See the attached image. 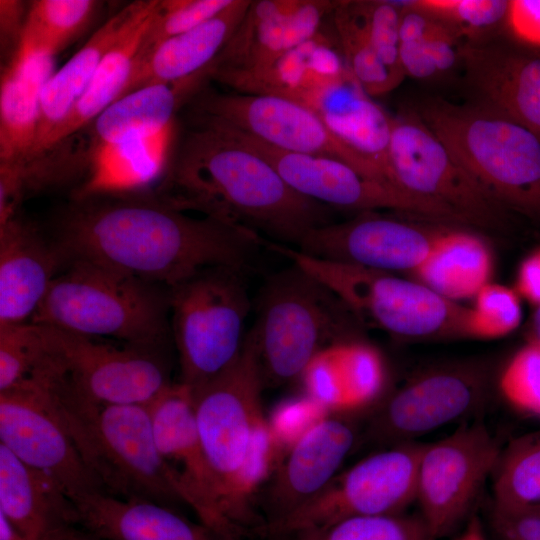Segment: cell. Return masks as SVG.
Instances as JSON below:
<instances>
[{"label":"cell","mask_w":540,"mask_h":540,"mask_svg":"<svg viewBox=\"0 0 540 540\" xmlns=\"http://www.w3.org/2000/svg\"><path fill=\"white\" fill-rule=\"evenodd\" d=\"M52 241L65 264L87 261L167 289L208 268L245 271L263 246L252 230L194 218L155 195L132 192L76 198L60 214Z\"/></svg>","instance_id":"1"},{"label":"cell","mask_w":540,"mask_h":540,"mask_svg":"<svg viewBox=\"0 0 540 540\" xmlns=\"http://www.w3.org/2000/svg\"><path fill=\"white\" fill-rule=\"evenodd\" d=\"M194 116L171 152L159 200L295 246L311 229L330 223V207L294 191L220 121Z\"/></svg>","instance_id":"2"},{"label":"cell","mask_w":540,"mask_h":540,"mask_svg":"<svg viewBox=\"0 0 540 540\" xmlns=\"http://www.w3.org/2000/svg\"><path fill=\"white\" fill-rule=\"evenodd\" d=\"M265 386L254 334L222 373L192 391L195 421L223 514L240 537L263 525L255 495L267 480L275 439L263 410Z\"/></svg>","instance_id":"3"},{"label":"cell","mask_w":540,"mask_h":540,"mask_svg":"<svg viewBox=\"0 0 540 540\" xmlns=\"http://www.w3.org/2000/svg\"><path fill=\"white\" fill-rule=\"evenodd\" d=\"M35 373L45 383L59 419L106 494L170 507L182 502L158 452L147 405L91 401L79 395L48 360Z\"/></svg>","instance_id":"4"},{"label":"cell","mask_w":540,"mask_h":540,"mask_svg":"<svg viewBox=\"0 0 540 540\" xmlns=\"http://www.w3.org/2000/svg\"><path fill=\"white\" fill-rule=\"evenodd\" d=\"M73 260L59 272L31 323L161 350L170 328L169 289Z\"/></svg>","instance_id":"5"},{"label":"cell","mask_w":540,"mask_h":540,"mask_svg":"<svg viewBox=\"0 0 540 540\" xmlns=\"http://www.w3.org/2000/svg\"><path fill=\"white\" fill-rule=\"evenodd\" d=\"M419 119L508 210L540 221V138L486 106L423 101Z\"/></svg>","instance_id":"6"},{"label":"cell","mask_w":540,"mask_h":540,"mask_svg":"<svg viewBox=\"0 0 540 540\" xmlns=\"http://www.w3.org/2000/svg\"><path fill=\"white\" fill-rule=\"evenodd\" d=\"M359 323L335 293L296 264L270 276L251 328L265 386L299 379L321 353L354 341Z\"/></svg>","instance_id":"7"},{"label":"cell","mask_w":540,"mask_h":540,"mask_svg":"<svg viewBox=\"0 0 540 540\" xmlns=\"http://www.w3.org/2000/svg\"><path fill=\"white\" fill-rule=\"evenodd\" d=\"M264 246L288 258L335 293L359 322L403 338L464 336L468 308L426 285L393 273L309 256L266 240Z\"/></svg>","instance_id":"8"},{"label":"cell","mask_w":540,"mask_h":540,"mask_svg":"<svg viewBox=\"0 0 540 540\" xmlns=\"http://www.w3.org/2000/svg\"><path fill=\"white\" fill-rule=\"evenodd\" d=\"M243 273L229 267L208 268L169 288L180 382L191 391L222 373L241 352L251 308Z\"/></svg>","instance_id":"9"},{"label":"cell","mask_w":540,"mask_h":540,"mask_svg":"<svg viewBox=\"0 0 540 540\" xmlns=\"http://www.w3.org/2000/svg\"><path fill=\"white\" fill-rule=\"evenodd\" d=\"M422 444L398 443L361 459L314 498L264 524L260 533L285 540L347 518L403 513L415 502Z\"/></svg>","instance_id":"10"},{"label":"cell","mask_w":540,"mask_h":540,"mask_svg":"<svg viewBox=\"0 0 540 540\" xmlns=\"http://www.w3.org/2000/svg\"><path fill=\"white\" fill-rule=\"evenodd\" d=\"M36 325L47 356L71 387L91 401L148 405L171 384L168 365L158 349L117 347Z\"/></svg>","instance_id":"11"},{"label":"cell","mask_w":540,"mask_h":540,"mask_svg":"<svg viewBox=\"0 0 540 540\" xmlns=\"http://www.w3.org/2000/svg\"><path fill=\"white\" fill-rule=\"evenodd\" d=\"M388 163L394 185L447 207L463 223L503 225L508 209L466 172L418 116L393 117Z\"/></svg>","instance_id":"12"},{"label":"cell","mask_w":540,"mask_h":540,"mask_svg":"<svg viewBox=\"0 0 540 540\" xmlns=\"http://www.w3.org/2000/svg\"><path fill=\"white\" fill-rule=\"evenodd\" d=\"M501 448L479 421L462 425L419 454L415 502L434 539L452 532L467 517Z\"/></svg>","instance_id":"13"},{"label":"cell","mask_w":540,"mask_h":540,"mask_svg":"<svg viewBox=\"0 0 540 540\" xmlns=\"http://www.w3.org/2000/svg\"><path fill=\"white\" fill-rule=\"evenodd\" d=\"M192 104L195 112L277 149L334 158L369 178L390 183L376 164L339 139L312 110L293 100L205 89Z\"/></svg>","instance_id":"14"},{"label":"cell","mask_w":540,"mask_h":540,"mask_svg":"<svg viewBox=\"0 0 540 540\" xmlns=\"http://www.w3.org/2000/svg\"><path fill=\"white\" fill-rule=\"evenodd\" d=\"M0 443L25 464L52 477L73 503L105 493L84 463L51 403L45 383L36 373L0 391Z\"/></svg>","instance_id":"15"},{"label":"cell","mask_w":540,"mask_h":540,"mask_svg":"<svg viewBox=\"0 0 540 540\" xmlns=\"http://www.w3.org/2000/svg\"><path fill=\"white\" fill-rule=\"evenodd\" d=\"M488 372L461 362L427 368L394 391L373 414L367 427L371 441L394 445L414 441L482 407Z\"/></svg>","instance_id":"16"},{"label":"cell","mask_w":540,"mask_h":540,"mask_svg":"<svg viewBox=\"0 0 540 540\" xmlns=\"http://www.w3.org/2000/svg\"><path fill=\"white\" fill-rule=\"evenodd\" d=\"M225 126L265 158L294 191L320 204L362 212L388 209L431 220L461 222L447 207L369 178L340 160L280 150Z\"/></svg>","instance_id":"17"},{"label":"cell","mask_w":540,"mask_h":540,"mask_svg":"<svg viewBox=\"0 0 540 540\" xmlns=\"http://www.w3.org/2000/svg\"><path fill=\"white\" fill-rule=\"evenodd\" d=\"M156 446L182 502L222 540L241 537L225 518L213 472L201 445L191 389L171 383L148 405Z\"/></svg>","instance_id":"18"},{"label":"cell","mask_w":540,"mask_h":540,"mask_svg":"<svg viewBox=\"0 0 540 540\" xmlns=\"http://www.w3.org/2000/svg\"><path fill=\"white\" fill-rule=\"evenodd\" d=\"M440 233L369 211L311 229L295 249L378 271L414 273L432 252Z\"/></svg>","instance_id":"19"},{"label":"cell","mask_w":540,"mask_h":540,"mask_svg":"<svg viewBox=\"0 0 540 540\" xmlns=\"http://www.w3.org/2000/svg\"><path fill=\"white\" fill-rule=\"evenodd\" d=\"M336 0H251L215 71L247 72L263 67L321 31Z\"/></svg>","instance_id":"20"},{"label":"cell","mask_w":540,"mask_h":540,"mask_svg":"<svg viewBox=\"0 0 540 540\" xmlns=\"http://www.w3.org/2000/svg\"><path fill=\"white\" fill-rule=\"evenodd\" d=\"M357 441L355 425L340 415L327 416L304 431L265 488L262 506L267 519L264 524L283 517L318 495L339 473Z\"/></svg>","instance_id":"21"},{"label":"cell","mask_w":540,"mask_h":540,"mask_svg":"<svg viewBox=\"0 0 540 540\" xmlns=\"http://www.w3.org/2000/svg\"><path fill=\"white\" fill-rule=\"evenodd\" d=\"M460 63L484 106L540 138V53L521 46L465 42Z\"/></svg>","instance_id":"22"},{"label":"cell","mask_w":540,"mask_h":540,"mask_svg":"<svg viewBox=\"0 0 540 540\" xmlns=\"http://www.w3.org/2000/svg\"><path fill=\"white\" fill-rule=\"evenodd\" d=\"M65 261L18 214L0 225V325L30 322Z\"/></svg>","instance_id":"23"},{"label":"cell","mask_w":540,"mask_h":540,"mask_svg":"<svg viewBox=\"0 0 540 540\" xmlns=\"http://www.w3.org/2000/svg\"><path fill=\"white\" fill-rule=\"evenodd\" d=\"M349 69L337 38L320 31L271 63L247 72L217 71L212 80L236 93L272 95L302 104Z\"/></svg>","instance_id":"24"},{"label":"cell","mask_w":540,"mask_h":540,"mask_svg":"<svg viewBox=\"0 0 540 540\" xmlns=\"http://www.w3.org/2000/svg\"><path fill=\"white\" fill-rule=\"evenodd\" d=\"M55 56L22 37L5 63L0 85V164H23L32 156L44 87Z\"/></svg>","instance_id":"25"},{"label":"cell","mask_w":540,"mask_h":540,"mask_svg":"<svg viewBox=\"0 0 540 540\" xmlns=\"http://www.w3.org/2000/svg\"><path fill=\"white\" fill-rule=\"evenodd\" d=\"M214 70L213 60L192 75L117 99L87 126L95 146L148 137L171 126L177 112L207 89Z\"/></svg>","instance_id":"26"},{"label":"cell","mask_w":540,"mask_h":540,"mask_svg":"<svg viewBox=\"0 0 540 540\" xmlns=\"http://www.w3.org/2000/svg\"><path fill=\"white\" fill-rule=\"evenodd\" d=\"M78 524L102 540H222L173 507L95 493L74 502Z\"/></svg>","instance_id":"27"},{"label":"cell","mask_w":540,"mask_h":540,"mask_svg":"<svg viewBox=\"0 0 540 540\" xmlns=\"http://www.w3.org/2000/svg\"><path fill=\"white\" fill-rule=\"evenodd\" d=\"M302 105L344 143L376 164L392 183L388 151L393 117L371 99L350 71L314 92Z\"/></svg>","instance_id":"28"},{"label":"cell","mask_w":540,"mask_h":540,"mask_svg":"<svg viewBox=\"0 0 540 540\" xmlns=\"http://www.w3.org/2000/svg\"><path fill=\"white\" fill-rule=\"evenodd\" d=\"M0 513L28 540L78 524L75 505L59 484L0 443Z\"/></svg>","instance_id":"29"},{"label":"cell","mask_w":540,"mask_h":540,"mask_svg":"<svg viewBox=\"0 0 540 540\" xmlns=\"http://www.w3.org/2000/svg\"><path fill=\"white\" fill-rule=\"evenodd\" d=\"M250 3L232 0L212 18L162 43L132 72L119 98L145 86L187 77L208 66L231 38Z\"/></svg>","instance_id":"30"},{"label":"cell","mask_w":540,"mask_h":540,"mask_svg":"<svg viewBox=\"0 0 540 540\" xmlns=\"http://www.w3.org/2000/svg\"><path fill=\"white\" fill-rule=\"evenodd\" d=\"M141 1L126 5L110 17L50 77L42 93L36 141L30 159L46 150L50 137L70 115L88 87L101 60L130 24Z\"/></svg>","instance_id":"31"},{"label":"cell","mask_w":540,"mask_h":540,"mask_svg":"<svg viewBox=\"0 0 540 540\" xmlns=\"http://www.w3.org/2000/svg\"><path fill=\"white\" fill-rule=\"evenodd\" d=\"M158 3L159 0L141 1L130 24L101 60L70 115L50 137L46 150L87 127L121 96L132 74L138 48Z\"/></svg>","instance_id":"32"},{"label":"cell","mask_w":540,"mask_h":540,"mask_svg":"<svg viewBox=\"0 0 540 540\" xmlns=\"http://www.w3.org/2000/svg\"><path fill=\"white\" fill-rule=\"evenodd\" d=\"M174 124L144 138L96 146L89 177L76 198L125 193L164 174L172 152Z\"/></svg>","instance_id":"33"},{"label":"cell","mask_w":540,"mask_h":540,"mask_svg":"<svg viewBox=\"0 0 540 540\" xmlns=\"http://www.w3.org/2000/svg\"><path fill=\"white\" fill-rule=\"evenodd\" d=\"M492 270L491 251L481 238L463 231H443L414 275L418 282L455 302L474 298L490 282Z\"/></svg>","instance_id":"34"},{"label":"cell","mask_w":540,"mask_h":540,"mask_svg":"<svg viewBox=\"0 0 540 540\" xmlns=\"http://www.w3.org/2000/svg\"><path fill=\"white\" fill-rule=\"evenodd\" d=\"M399 28V52L406 76L426 79L460 63L462 39L446 24L403 1Z\"/></svg>","instance_id":"35"},{"label":"cell","mask_w":540,"mask_h":540,"mask_svg":"<svg viewBox=\"0 0 540 540\" xmlns=\"http://www.w3.org/2000/svg\"><path fill=\"white\" fill-rule=\"evenodd\" d=\"M331 16L346 66L364 91L379 96L399 86L401 81L384 64L355 0H337Z\"/></svg>","instance_id":"36"},{"label":"cell","mask_w":540,"mask_h":540,"mask_svg":"<svg viewBox=\"0 0 540 540\" xmlns=\"http://www.w3.org/2000/svg\"><path fill=\"white\" fill-rule=\"evenodd\" d=\"M492 476V504L540 506V431L517 438L501 450Z\"/></svg>","instance_id":"37"},{"label":"cell","mask_w":540,"mask_h":540,"mask_svg":"<svg viewBox=\"0 0 540 540\" xmlns=\"http://www.w3.org/2000/svg\"><path fill=\"white\" fill-rule=\"evenodd\" d=\"M100 5L94 0L32 1L22 37L56 56L84 32Z\"/></svg>","instance_id":"38"},{"label":"cell","mask_w":540,"mask_h":540,"mask_svg":"<svg viewBox=\"0 0 540 540\" xmlns=\"http://www.w3.org/2000/svg\"><path fill=\"white\" fill-rule=\"evenodd\" d=\"M285 540H435L420 515L358 516Z\"/></svg>","instance_id":"39"},{"label":"cell","mask_w":540,"mask_h":540,"mask_svg":"<svg viewBox=\"0 0 540 540\" xmlns=\"http://www.w3.org/2000/svg\"><path fill=\"white\" fill-rule=\"evenodd\" d=\"M231 2L232 0H159L138 48L133 71L162 43L207 21Z\"/></svg>","instance_id":"40"},{"label":"cell","mask_w":540,"mask_h":540,"mask_svg":"<svg viewBox=\"0 0 540 540\" xmlns=\"http://www.w3.org/2000/svg\"><path fill=\"white\" fill-rule=\"evenodd\" d=\"M419 9L452 29L464 42L479 39L504 25L508 0H413Z\"/></svg>","instance_id":"41"},{"label":"cell","mask_w":540,"mask_h":540,"mask_svg":"<svg viewBox=\"0 0 540 540\" xmlns=\"http://www.w3.org/2000/svg\"><path fill=\"white\" fill-rule=\"evenodd\" d=\"M468 308L464 336L496 339L515 331L522 320L520 296L515 289L489 282Z\"/></svg>","instance_id":"42"},{"label":"cell","mask_w":540,"mask_h":540,"mask_svg":"<svg viewBox=\"0 0 540 540\" xmlns=\"http://www.w3.org/2000/svg\"><path fill=\"white\" fill-rule=\"evenodd\" d=\"M43 357L36 324L0 325V391L29 378Z\"/></svg>","instance_id":"43"},{"label":"cell","mask_w":540,"mask_h":540,"mask_svg":"<svg viewBox=\"0 0 540 540\" xmlns=\"http://www.w3.org/2000/svg\"><path fill=\"white\" fill-rule=\"evenodd\" d=\"M499 388L513 407L540 418V343L530 340L512 356Z\"/></svg>","instance_id":"44"},{"label":"cell","mask_w":540,"mask_h":540,"mask_svg":"<svg viewBox=\"0 0 540 540\" xmlns=\"http://www.w3.org/2000/svg\"><path fill=\"white\" fill-rule=\"evenodd\" d=\"M490 523L499 540H540L537 507L503 508L492 504Z\"/></svg>","instance_id":"45"},{"label":"cell","mask_w":540,"mask_h":540,"mask_svg":"<svg viewBox=\"0 0 540 540\" xmlns=\"http://www.w3.org/2000/svg\"><path fill=\"white\" fill-rule=\"evenodd\" d=\"M504 26L518 46L540 50V0H508Z\"/></svg>","instance_id":"46"},{"label":"cell","mask_w":540,"mask_h":540,"mask_svg":"<svg viewBox=\"0 0 540 540\" xmlns=\"http://www.w3.org/2000/svg\"><path fill=\"white\" fill-rule=\"evenodd\" d=\"M29 5L19 0H0L1 54L8 60L15 54L24 32Z\"/></svg>","instance_id":"47"},{"label":"cell","mask_w":540,"mask_h":540,"mask_svg":"<svg viewBox=\"0 0 540 540\" xmlns=\"http://www.w3.org/2000/svg\"><path fill=\"white\" fill-rule=\"evenodd\" d=\"M515 290L534 306H540V247L521 262Z\"/></svg>","instance_id":"48"},{"label":"cell","mask_w":540,"mask_h":540,"mask_svg":"<svg viewBox=\"0 0 540 540\" xmlns=\"http://www.w3.org/2000/svg\"><path fill=\"white\" fill-rule=\"evenodd\" d=\"M38 540H102L79 524H70L55 528Z\"/></svg>","instance_id":"49"},{"label":"cell","mask_w":540,"mask_h":540,"mask_svg":"<svg viewBox=\"0 0 540 540\" xmlns=\"http://www.w3.org/2000/svg\"><path fill=\"white\" fill-rule=\"evenodd\" d=\"M454 540H487L479 518L476 516L471 517L462 533Z\"/></svg>","instance_id":"50"},{"label":"cell","mask_w":540,"mask_h":540,"mask_svg":"<svg viewBox=\"0 0 540 540\" xmlns=\"http://www.w3.org/2000/svg\"><path fill=\"white\" fill-rule=\"evenodd\" d=\"M0 540H28L0 513Z\"/></svg>","instance_id":"51"},{"label":"cell","mask_w":540,"mask_h":540,"mask_svg":"<svg viewBox=\"0 0 540 540\" xmlns=\"http://www.w3.org/2000/svg\"><path fill=\"white\" fill-rule=\"evenodd\" d=\"M530 340L540 343V306L536 307L532 317Z\"/></svg>","instance_id":"52"},{"label":"cell","mask_w":540,"mask_h":540,"mask_svg":"<svg viewBox=\"0 0 540 540\" xmlns=\"http://www.w3.org/2000/svg\"><path fill=\"white\" fill-rule=\"evenodd\" d=\"M540 510V506L537 507Z\"/></svg>","instance_id":"53"}]
</instances>
